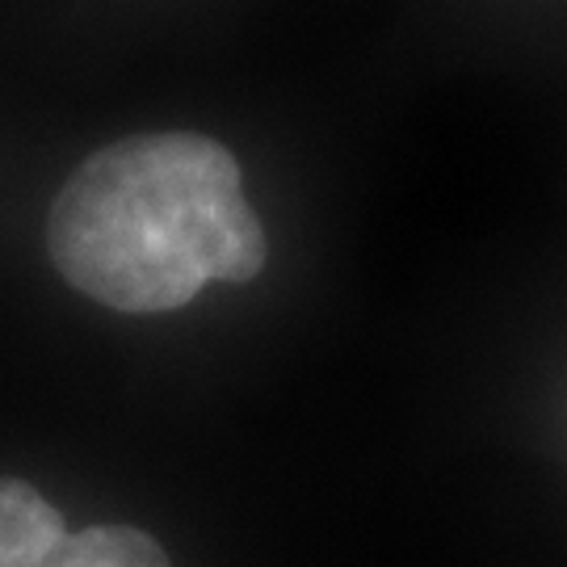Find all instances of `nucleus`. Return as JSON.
<instances>
[{"mask_svg": "<svg viewBox=\"0 0 567 567\" xmlns=\"http://www.w3.org/2000/svg\"><path fill=\"white\" fill-rule=\"evenodd\" d=\"M47 244L81 295L131 316L177 311L206 282H252L269 252L236 156L194 131L93 152L51 206Z\"/></svg>", "mask_w": 567, "mask_h": 567, "instance_id": "nucleus-1", "label": "nucleus"}, {"mask_svg": "<svg viewBox=\"0 0 567 567\" xmlns=\"http://www.w3.org/2000/svg\"><path fill=\"white\" fill-rule=\"evenodd\" d=\"M0 567H168V555L131 526L72 534L39 487L0 480Z\"/></svg>", "mask_w": 567, "mask_h": 567, "instance_id": "nucleus-2", "label": "nucleus"}]
</instances>
